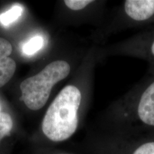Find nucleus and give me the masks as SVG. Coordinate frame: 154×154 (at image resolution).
<instances>
[{
    "label": "nucleus",
    "instance_id": "f257e3e1",
    "mask_svg": "<svg viewBox=\"0 0 154 154\" xmlns=\"http://www.w3.org/2000/svg\"><path fill=\"white\" fill-rule=\"evenodd\" d=\"M108 120L154 129V66L128 93L108 107Z\"/></svg>",
    "mask_w": 154,
    "mask_h": 154
},
{
    "label": "nucleus",
    "instance_id": "f03ea898",
    "mask_svg": "<svg viewBox=\"0 0 154 154\" xmlns=\"http://www.w3.org/2000/svg\"><path fill=\"white\" fill-rule=\"evenodd\" d=\"M82 102L80 88L74 84L63 88L54 100L42 122V131L49 140H66L76 132Z\"/></svg>",
    "mask_w": 154,
    "mask_h": 154
},
{
    "label": "nucleus",
    "instance_id": "7ed1b4c3",
    "mask_svg": "<svg viewBox=\"0 0 154 154\" xmlns=\"http://www.w3.org/2000/svg\"><path fill=\"white\" fill-rule=\"evenodd\" d=\"M70 72L71 65L68 61L56 60L35 76L23 81L20 89L25 105L33 111L42 109L49 99L52 88L66 79Z\"/></svg>",
    "mask_w": 154,
    "mask_h": 154
},
{
    "label": "nucleus",
    "instance_id": "20e7f679",
    "mask_svg": "<svg viewBox=\"0 0 154 154\" xmlns=\"http://www.w3.org/2000/svg\"><path fill=\"white\" fill-rule=\"evenodd\" d=\"M154 26V0H126L108 19V35L133 27Z\"/></svg>",
    "mask_w": 154,
    "mask_h": 154
},
{
    "label": "nucleus",
    "instance_id": "39448f33",
    "mask_svg": "<svg viewBox=\"0 0 154 154\" xmlns=\"http://www.w3.org/2000/svg\"><path fill=\"white\" fill-rule=\"evenodd\" d=\"M106 54L126 56L147 61L154 66V26L108 47Z\"/></svg>",
    "mask_w": 154,
    "mask_h": 154
},
{
    "label": "nucleus",
    "instance_id": "423d86ee",
    "mask_svg": "<svg viewBox=\"0 0 154 154\" xmlns=\"http://www.w3.org/2000/svg\"><path fill=\"white\" fill-rule=\"evenodd\" d=\"M11 52L10 42L0 37V88L10 81L16 71V62L9 57Z\"/></svg>",
    "mask_w": 154,
    "mask_h": 154
},
{
    "label": "nucleus",
    "instance_id": "0eeeda50",
    "mask_svg": "<svg viewBox=\"0 0 154 154\" xmlns=\"http://www.w3.org/2000/svg\"><path fill=\"white\" fill-rule=\"evenodd\" d=\"M23 12V7L21 5H14L6 12L0 15V22L4 26H8L9 24L15 22Z\"/></svg>",
    "mask_w": 154,
    "mask_h": 154
},
{
    "label": "nucleus",
    "instance_id": "6e6552de",
    "mask_svg": "<svg viewBox=\"0 0 154 154\" xmlns=\"http://www.w3.org/2000/svg\"><path fill=\"white\" fill-rule=\"evenodd\" d=\"M44 44V39L42 36H36L32 37L28 42L24 44L22 47V51L26 55H32L38 50L42 49Z\"/></svg>",
    "mask_w": 154,
    "mask_h": 154
},
{
    "label": "nucleus",
    "instance_id": "1a4fd4ad",
    "mask_svg": "<svg viewBox=\"0 0 154 154\" xmlns=\"http://www.w3.org/2000/svg\"><path fill=\"white\" fill-rule=\"evenodd\" d=\"M13 121L11 116L5 112H0V142L6 136H8L12 129Z\"/></svg>",
    "mask_w": 154,
    "mask_h": 154
},
{
    "label": "nucleus",
    "instance_id": "9d476101",
    "mask_svg": "<svg viewBox=\"0 0 154 154\" xmlns=\"http://www.w3.org/2000/svg\"><path fill=\"white\" fill-rule=\"evenodd\" d=\"M129 154H154V139L146 140L136 144Z\"/></svg>",
    "mask_w": 154,
    "mask_h": 154
},
{
    "label": "nucleus",
    "instance_id": "9b49d317",
    "mask_svg": "<svg viewBox=\"0 0 154 154\" xmlns=\"http://www.w3.org/2000/svg\"><path fill=\"white\" fill-rule=\"evenodd\" d=\"M92 0H65L63 3L67 8L72 11H81L91 5Z\"/></svg>",
    "mask_w": 154,
    "mask_h": 154
}]
</instances>
